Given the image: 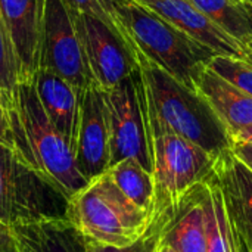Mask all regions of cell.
<instances>
[{
	"label": "cell",
	"instance_id": "6da1fadb",
	"mask_svg": "<svg viewBox=\"0 0 252 252\" xmlns=\"http://www.w3.org/2000/svg\"><path fill=\"white\" fill-rule=\"evenodd\" d=\"M115 9L136 62L143 56L196 92L201 74L219 55L139 0H115Z\"/></svg>",
	"mask_w": 252,
	"mask_h": 252
},
{
	"label": "cell",
	"instance_id": "7a4b0ae2",
	"mask_svg": "<svg viewBox=\"0 0 252 252\" xmlns=\"http://www.w3.org/2000/svg\"><path fill=\"white\" fill-rule=\"evenodd\" d=\"M13 149L32 168L55 183L69 199L89 182L78 171L68 140L46 115L31 83H19L16 105L7 111Z\"/></svg>",
	"mask_w": 252,
	"mask_h": 252
},
{
	"label": "cell",
	"instance_id": "3957f363",
	"mask_svg": "<svg viewBox=\"0 0 252 252\" xmlns=\"http://www.w3.org/2000/svg\"><path fill=\"white\" fill-rule=\"evenodd\" d=\"M137 65L145 80L149 108L170 130L214 157L233 146L232 136L198 92L185 87L143 56L137 59Z\"/></svg>",
	"mask_w": 252,
	"mask_h": 252
},
{
	"label": "cell",
	"instance_id": "277c9868",
	"mask_svg": "<svg viewBox=\"0 0 252 252\" xmlns=\"http://www.w3.org/2000/svg\"><path fill=\"white\" fill-rule=\"evenodd\" d=\"M152 217L134 205L106 173L78 190L68 207V219L100 247L133 244L149 227Z\"/></svg>",
	"mask_w": 252,
	"mask_h": 252
},
{
	"label": "cell",
	"instance_id": "5b68a950",
	"mask_svg": "<svg viewBox=\"0 0 252 252\" xmlns=\"http://www.w3.org/2000/svg\"><path fill=\"white\" fill-rule=\"evenodd\" d=\"M148 109L155 183L154 213L164 210L176 211L182 199L210 176L217 157L170 130L152 112L149 103Z\"/></svg>",
	"mask_w": 252,
	"mask_h": 252
},
{
	"label": "cell",
	"instance_id": "8992f818",
	"mask_svg": "<svg viewBox=\"0 0 252 252\" xmlns=\"http://www.w3.org/2000/svg\"><path fill=\"white\" fill-rule=\"evenodd\" d=\"M69 198L46 176L0 143V223L10 227L68 217Z\"/></svg>",
	"mask_w": 252,
	"mask_h": 252
},
{
	"label": "cell",
	"instance_id": "52a82bcc",
	"mask_svg": "<svg viewBox=\"0 0 252 252\" xmlns=\"http://www.w3.org/2000/svg\"><path fill=\"white\" fill-rule=\"evenodd\" d=\"M111 139V167L126 158L137 159L152 173V136L146 86L140 68L118 86L102 90Z\"/></svg>",
	"mask_w": 252,
	"mask_h": 252
},
{
	"label": "cell",
	"instance_id": "ba28073f",
	"mask_svg": "<svg viewBox=\"0 0 252 252\" xmlns=\"http://www.w3.org/2000/svg\"><path fill=\"white\" fill-rule=\"evenodd\" d=\"M38 69L62 77L81 93L94 83L75 24L62 0H46Z\"/></svg>",
	"mask_w": 252,
	"mask_h": 252
},
{
	"label": "cell",
	"instance_id": "9c48e42d",
	"mask_svg": "<svg viewBox=\"0 0 252 252\" xmlns=\"http://www.w3.org/2000/svg\"><path fill=\"white\" fill-rule=\"evenodd\" d=\"M69 13L94 84L109 90L130 77L139 65L124 41L99 18L71 9Z\"/></svg>",
	"mask_w": 252,
	"mask_h": 252
},
{
	"label": "cell",
	"instance_id": "30bf717a",
	"mask_svg": "<svg viewBox=\"0 0 252 252\" xmlns=\"http://www.w3.org/2000/svg\"><path fill=\"white\" fill-rule=\"evenodd\" d=\"M74 154L78 171L87 182L102 176L111 167L106 106L103 92L94 83L81 94L80 126Z\"/></svg>",
	"mask_w": 252,
	"mask_h": 252
},
{
	"label": "cell",
	"instance_id": "8fae6325",
	"mask_svg": "<svg viewBox=\"0 0 252 252\" xmlns=\"http://www.w3.org/2000/svg\"><path fill=\"white\" fill-rule=\"evenodd\" d=\"M46 0H0L19 72V83H31L38 71L40 40Z\"/></svg>",
	"mask_w": 252,
	"mask_h": 252
},
{
	"label": "cell",
	"instance_id": "7c38bea8",
	"mask_svg": "<svg viewBox=\"0 0 252 252\" xmlns=\"http://www.w3.org/2000/svg\"><path fill=\"white\" fill-rule=\"evenodd\" d=\"M164 19L193 37L201 44L213 49L219 56L244 59L252 63V56L245 47L214 24L189 0H139Z\"/></svg>",
	"mask_w": 252,
	"mask_h": 252
},
{
	"label": "cell",
	"instance_id": "4fadbf2b",
	"mask_svg": "<svg viewBox=\"0 0 252 252\" xmlns=\"http://www.w3.org/2000/svg\"><path fill=\"white\" fill-rule=\"evenodd\" d=\"M211 173L223 190L239 236L252 252V170L230 148L216 158Z\"/></svg>",
	"mask_w": 252,
	"mask_h": 252
},
{
	"label": "cell",
	"instance_id": "5bb4252c",
	"mask_svg": "<svg viewBox=\"0 0 252 252\" xmlns=\"http://www.w3.org/2000/svg\"><path fill=\"white\" fill-rule=\"evenodd\" d=\"M32 84L50 123L74 149L80 126L83 93L62 77L44 69L35 72Z\"/></svg>",
	"mask_w": 252,
	"mask_h": 252
},
{
	"label": "cell",
	"instance_id": "9a60e30c",
	"mask_svg": "<svg viewBox=\"0 0 252 252\" xmlns=\"http://www.w3.org/2000/svg\"><path fill=\"white\" fill-rule=\"evenodd\" d=\"M10 230L21 252H96L68 217L15 224Z\"/></svg>",
	"mask_w": 252,
	"mask_h": 252
},
{
	"label": "cell",
	"instance_id": "2e32d148",
	"mask_svg": "<svg viewBox=\"0 0 252 252\" xmlns=\"http://www.w3.org/2000/svg\"><path fill=\"white\" fill-rule=\"evenodd\" d=\"M196 92L208 102L230 136L252 124V96L220 77L210 66L201 74Z\"/></svg>",
	"mask_w": 252,
	"mask_h": 252
},
{
	"label": "cell",
	"instance_id": "e0dca14e",
	"mask_svg": "<svg viewBox=\"0 0 252 252\" xmlns=\"http://www.w3.org/2000/svg\"><path fill=\"white\" fill-rule=\"evenodd\" d=\"M198 193L205 211L207 252H242V239L213 173L198 185Z\"/></svg>",
	"mask_w": 252,
	"mask_h": 252
},
{
	"label": "cell",
	"instance_id": "ac0fdd59",
	"mask_svg": "<svg viewBox=\"0 0 252 252\" xmlns=\"http://www.w3.org/2000/svg\"><path fill=\"white\" fill-rule=\"evenodd\" d=\"M162 245L176 252H207V223L198 186L180 202L170 220Z\"/></svg>",
	"mask_w": 252,
	"mask_h": 252
},
{
	"label": "cell",
	"instance_id": "d6986e66",
	"mask_svg": "<svg viewBox=\"0 0 252 252\" xmlns=\"http://www.w3.org/2000/svg\"><path fill=\"white\" fill-rule=\"evenodd\" d=\"M106 174L120 188V190L140 210L154 216L155 183L154 176L137 159L126 158L109 167Z\"/></svg>",
	"mask_w": 252,
	"mask_h": 252
},
{
	"label": "cell",
	"instance_id": "ffe728a7",
	"mask_svg": "<svg viewBox=\"0 0 252 252\" xmlns=\"http://www.w3.org/2000/svg\"><path fill=\"white\" fill-rule=\"evenodd\" d=\"M252 56V27L239 0H189Z\"/></svg>",
	"mask_w": 252,
	"mask_h": 252
},
{
	"label": "cell",
	"instance_id": "44dd1931",
	"mask_svg": "<svg viewBox=\"0 0 252 252\" xmlns=\"http://www.w3.org/2000/svg\"><path fill=\"white\" fill-rule=\"evenodd\" d=\"M19 86V72L13 43L0 12V94L6 111L16 105Z\"/></svg>",
	"mask_w": 252,
	"mask_h": 252
},
{
	"label": "cell",
	"instance_id": "7402d4cb",
	"mask_svg": "<svg viewBox=\"0 0 252 252\" xmlns=\"http://www.w3.org/2000/svg\"><path fill=\"white\" fill-rule=\"evenodd\" d=\"M176 211L173 210H164L154 213L152 221L149 227L145 230V233L134 241L133 244L123 247V248H114V247H100L94 245L96 252H161L162 248V239L167 230V226L170 220L173 219Z\"/></svg>",
	"mask_w": 252,
	"mask_h": 252
},
{
	"label": "cell",
	"instance_id": "603a6c76",
	"mask_svg": "<svg viewBox=\"0 0 252 252\" xmlns=\"http://www.w3.org/2000/svg\"><path fill=\"white\" fill-rule=\"evenodd\" d=\"M62 1L71 10L89 13V15L96 16L100 21H103L124 41V44L128 47V50L133 55V49L128 41V37L126 35V32L121 27V22L118 19V13L115 9V0H62ZM133 58H134V55H133Z\"/></svg>",
	"mask_w": 252,
	"mask_h": 252
},
{
	"label": "cell",
	"instance_id": "cb8c5ba5",
	"mask_svg": "<svg viewBox=\"0 0 252 252\" xmlns=\"http://www.w3.org/2000/svg\"><path fill=\"white\" fill-rule=\"evenodd\" d=\"M208 66L220 77L252 96V63L248 61L229 56H216Z\"/></svg>",
	"mask_w": 252,
	"mask_h": 252
},
{
	"label": "cell",
	"instance_id": "d4e9b609",
	"mask_svg": "<svg viewBox=\"0 0 252 252\" xmlns=\"http://www.w3.org/2000/svg\"><path fill=\"white\" fill-rule=\"evenodd\" d=\"M0 143L13 149V137H12L9 115H7V111H6L1 99H0Z\"/></svg>",
	"mask_w": 252,
	"mask_h": 252
},
{
	"label": "cell",
	"instance_id": "484cf974",
	"mask_svg": "<svg viewBox=\"0 0 252 252\" xmlns=\"http://www.w3.org/2000/svg\"><path fill=\"white\" fill-rule=\"evenodd\" d=\"M0 252H21L10 227L0 223Z\"/></svg>",
	"mask_w": 252,
	"mask_h": 252
},
{
	"label": "cell",
	"instance_id": "4316f807",
	"mask_svg": "<svg viewBox=\"0 0 252 252\" xmlns=\"http://www.w3.org/2000/svg\"><path fill=\"white\" fill-rule=\"evenodd\" d=\"M232 142L239 145H252V124L247 126L245 128L239 130L236 134L232 136Z\"/></svg>",
	"mask_w": 252,
	"mask_h": 252
},
{
	"label": "cell",
	"instance_id": "83f0119b",
	"mask_svg": "<svg viewBox=\"0 0 252 252\" xmlns=\"http://www.w3.org/2000/svg\"><path fill=\"white\" fill-rule=\"evenodd\" d=\"M242 6H244L245 15H247V18H248V21H250V24H251L252 27V6H250L248 3H244V1H242Z\"/></svg>",
	"mask_w": 252,
	"mask_h": 252
},
{
	"label": "cell",
	"instance_id": "f1b7e54d",
	"mask_svg": "<svg viewBox=\"0 0 252 252\" xmlns=\"http://www.w3.org/2000/svg\"><path fill=\"white\" fill-rule=\"evenodd\" d=\"M161 252H176V251H174V250H171V248H170V247H167V245H162Z\"/></svg>",
	"mask_w": 252,
	"mask_h": 252
},
{
	"label": "cell",
	"instance_id": "f546056e",
	"mask_svg": "<svg viewBox=\"0 0 252 252\" xmlns=\"http://www.w3.org/2000/svg\"><path fill=\"white\" fill-rule=\"evenodd\" d=\"M241 239H242V238H241ZM241 251H242V252H250L248 247L245 245V242H244V241H242V248H241Z\"/></svg>",
	"mask_w": 252,
	"mask_h": 252
},
{
	"label": "cell",
	"instance_id": "4dcf8cb0",
	"mask_svg": "<svg viewBox=\"0 0 252 252\" xmlns=\"http://www.w3.org/2000/svg\"><path fill=\"white\" fill-rule=\"evenodd\" d=\"M0 99H1V94H0ZM1 102H3V100H1Z\"/></svg>",
	"mask_w": 252,
	"mask_h": 252
}]
</instances>
